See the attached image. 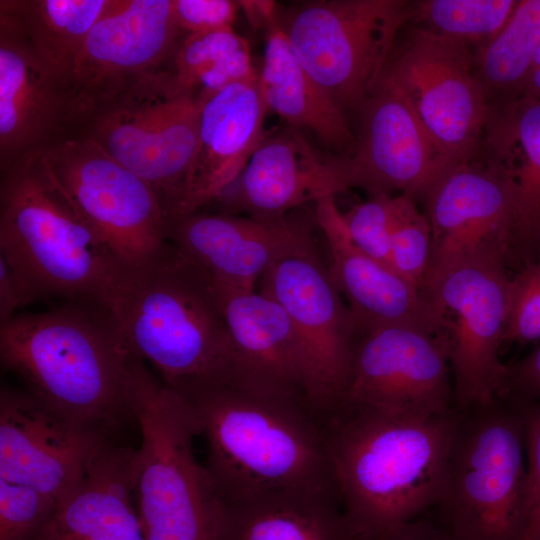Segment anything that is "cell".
<instances>
[{
	"label": "cell",
	"instance_id": "cell-1",
	"mask_svg": "<svg viewBox=\"0 0 540 540\" xmlns=\"http://www.w3.org/2000/svg\"><path fill=\"white\" fill-rule=\"evenodd\" d=\"M169 387L206 439L205 468L220 502L275 495L340 501L323 421L308 406L232 380L190 379Z\"/></svg>",
	"mask_w": 540,
	"mask_h": 540
},
{
	"label": "cell",
	"instance_id": "cell-2",
	"mask_svg": "<svg viewBox=\"0 0 540 540\" xmlns=\"http://www.w3.org/2000/svg\"><path fill=\"white\" fill-rule=\"evenodd\" d=\"M460 418L426 419L340 405L323 419L341 509L360 540H375L438 504Z\"/></svg>",
	"mask_w": 540,
	"mask_h": 540
},
{
	"label": "cell",
	"instance_id": "cell-3",
	"mask_svg": "<svg viewBox=\"0 0 540 540\" xmlns=\"http://www.w3.org/2000/svg\"><path fill=\"white\" fill-rule=\"evenodd\" d=\"M141 357L104 305L65 302L0 324V360L25 390L61 415L111 437L127 420Z\"/></svg>",
	"mask_w": 540,
	"mask_h": 540
},
{
	"label": "cell",
	"instance_id": "cell-4",
	"mask_svg": "<svg viewBox=\"0 0 540 540\" xmlns=\"http://www.w3.org/2000/svg\"><path fill=\"white\" fill-rule=\"evenodd\" d=\"M2 173L0 255L27 303L60 299L108 308L127 266L59 184L41 149Z\"/></svg>",
	"mask_w": 540,
	"mask_h": 540
},
{
	"label": "cell",
	"instance_id": "cell-5",
	"mask_svg": "<svg viewBox=\"0 0 540 540\" xmlns=\"http://www.w3.org/2000/svg\"><path fill=\"white\" fill-rule=\"evenodd\" d=\"M108 309L166 385L232 377V346L215 281L169 241L152 259L126 267Z\"/></svg>",
	"mask_w": 540,
	"mask_h": 540
},
{
	"label": "cell",
	"instance_id": "cell-6",
	"mask_svg": "<svg viewBox=\"0 0 540 540\" xmlns=\"http://www.w3.org/2000/svg\"><path fill=\"white\" fill-rule=\"evenodd\" d=\"M130 404L141 434L134 501L145 540H217L220 501L193 452L199 429L191 409L143 359Z\"/></svg>",
	"mask_w": 540,
	"mask_h": 540
},
{
	"label": "cell",
	"instance_id": "cell-7",
	"mask_svg": "<svg viewBox=\"0 0 540 540\" xmlns=\"http://www.w3.org/2000/svg\"><path fill=\"white\" fill-rule=\"evenodd\" d=\"M524 449L522 419L509 398L460 410L435 507V519L455 540L523 539L528 498Z\"/></svg>",
	"mask_w": 540,
	"mask_h": 540
},
{
	"label": "cell",
	"instance_id": "cell-8",
	"mask_svg": "<svg viewBox=\"0 0 540 540\" xmlns=\"http://www.w3.org/2000/svg\"><path fill=\"white\" fill-rule=\"evenodd\" d=\"M412 6L409 0H315L277 10V20L299 63L349 116L377 87Z\"/></svg>",
	"mask_w": 540,
	"mask_h": 540
},
{
	"label": "cell",
	"instance_id": "cell-9",
	"mask_svg": "<svg viewBox=\"0 0 540 540\" xmlns=\"http://www.w3.org/2000/svg\"><path fill=\"white\" fill-rule=\"evenodd\" d=\"M82 126L113 159L153 187L168 222L198 144L197 99L163 67L129 82Z\"/></svg>",
	"mask_w": 540,
	"mask_h": 540
},
{
	"label": "cell",
	"instance_id": "cell-10",
	"mask_svg": "<svg viewBox=\"0 0 540 540\" xmlns=\"http://www.w3.org/2000/svg\"><path fill=\"white\" fill-rule=\"evenodd\" d=\"M380 80L406 101L445 169L479 154L489 102L471 46L408 23Z\"/></svg>",
	"mask_w": 540,
	"mask_h": 540
},
{
	"label": "cell",
	"instance_id": "cell-11",
	"mask_svg": "<svg viewBox=\"0 0 540 540\" xmlns=\"http://www.w3.org/2000/svg\"><path fill=\"white\" fill-rule=\"evenodd\" d=\"M506 266L499 255L467 257L429 276L422 290L444 319L459 410L490 402L505 389L508 366L499 350L509 300Z\"/></svg>",
	"mask_w": 540,
	"mask_h": 540
},
{
	"label": "cell",
	"instance_id": "cell-12",
	"mask_svg": "<svg viewBox=\"0 0 540 540\" xmlns=\"http://www.w3.org/2000/svg\"><path fill=\"white\" fill-rule=\"evenodd\" d=\"M55 178L127 267L152 259L168 244L159 196L141 177L84 133L57 137L41 149Z\"/></svg>",
	"mask_w": 540,
	"mask_h": 540
},
{
	"label": "cell",
	"instance_id": "cell-13",
	"mask_svg": "<svg viewBox=\"0 0 540 540\" xmlns=\"http://www.w3.org/2000/svg\"><path fill=\"white\" fill-rule=\"evenodd\" d=\"M445 332L388 324L358 333L340 405L426 419L455 408ZM333 411V410H332Z\"/></svg>",
	"mask_w": 540,
	"mask_h": 540
},
{
	"label": "cell",
	"instance_id": "cell-14",
	"mask_svg": "<svg viewBox=\"0 0 540 540\" xmlns=\"http://www.w3.org/2000/svg\"><path fill=\"white\" fill-rule=\"evenodd\" d=\"M260 280V292L292 321L305 362L308 403L323 419L348 385L358 336L352 313L316 248L275 263Z\"/></svg>",
	"mask_w": 540,
	"mask_h": 540
},
{
	"label": "cell",
	"instance_id": "cell-15",
	"mask_svg": "<svg viewBox=\"0 0 540 540\" xmlns=\"http://www.w3.org/2000/svg\"><path fill=\"white\" fill-rule=\"evenodd\" d=\"M180 32L172 0H119L91 29L65 79L69 125H82L129 82L165 67Z\"/></svg>",
	"mask_w": 540,
	"mask_h": 540
},
{
	"label": "cell",
	"instance_id": "cell-16",
	"mask_svg": "<svg viewBox=\"0 0 540 540\" xmlns=\"http://www.w3.org/2000/svg\"><path fill=\"white\" fill-rule=\"evenodd\" d=\"M113 437L83 426L26 390L0 393V478L34 488L58 503L85 479Z\"/></svg>",
	"mask_w": 540,
	"mask_h": 540
},
{
	"label": "cell",
	"instance_id": "cell-17",
	"mask_svg": "<svg viewBox=\"0 0 540 540\" xmlns=\"http://www.w3.org/2000/svg\"><path fill=\"white\" fill-rule=\"evenodd\" d=\"M420 200L432 237L426 281L445 266L475 255H499L508 263L515 195L511 181L499 169L477 155L446 168Z\"/></svg>",
	"mask_w": 540,
	"mask_h": 540
},
{
	"label": "cell",
	"instance_id": "cell-18",
	"mask_svg": "<svg viewBox=\"0 0 540 540\" xmlns=\"http://www.w3.org/2000/svg\"><path fill=\"white\" fill-rule=\"evenodd\" d=\"M295 211L271 221L195 212L168 222L167 240L218 283L254 291L275 263L316 248L315 207Z\"/></svg>",
	"mask_w": 540,
	"mask_h": 540
},
{
	"label": "cell",
	"instance_id": "cell-19",
	"mask_svg": "<svg viewBox=\"0 0 540 540\" xmlns=\"http://www.w3.org/2000/svg\"><path fill=\"white\" fill-rule=\"evenodd\" d=\"M355 116L354 152L341 157L345 190L420 199L445 167L406 101L380 80Z\"/></svg>",
	"mask_w": 540,
	"mask_h": 540
},
{
	"label": "cell",
	"instance_id": "cell-20",
	"mask_svg": "<svg viewBox=\"0 0 540 540\" xmlns=\"http://www.w3.org/2000/svg\"><path fill=\"white\" fill-rule=\"evenodd\" d=\"M340 156L314 148L286 125L265 131L238 178L215 200L226 211L271 221L342 192Z\"/></svg>",
	"mask_w": 540,
	"mask_h": 540
},
{
	"label": "cell",
	"instance_id": "cell-21",
	"mask_svg": "<svg viewBox=\"0 0 540 540\" xmlns=\"http://www.w3.org/2000/svg\"><path fill=\"white\" fill-rule=\"evenodd\" d=\"M199 105L197 148L168 222L214 202L241 174L265 133L268 109L259 74L222 88Z\"/></svg>",
	"mask_w": 540,
	"mask_h": 540
},
{
	"label": "cell",
	"instance_id": "cell-22",
	"mask_svg": "<svg viewBox=\"0 0 540 540\" xmlns=\"http://www.w3.org/2000/svg\"><path fill=\"white\" fill-rule=\"evenodd\" d=\"M215 285L232 346L231 380L311 409L301 345L285 309L261 292Z\"/></svg>",
	"mask_w": 540,
	"mask_h": 540
},
{
	"label": "cell",
	"instance_id": "cell-23",
	"mask_svg": "<svg viewBox=\"0 0 540 540\" xmlns=\"http://www.w3.org/2000/svg\"><path fill=\"white\" fill-rule=\"evenodd\" d=\"M69 126L65 83L37 55L15 19L0 9L2 172Z\"/></svg>",
	"mask_w": 540,
	"mask_h": 540
},
{
	"label": "cell",
	"instance_id": "cell-24",
	"mask_svg": "<svg viewBox=\"0 0 540 540\" xmlns=\"http://www.w3.org/2000/svg\"><path fill=\"white\" fill-rule=\"evenodd\" d=\"M315 218L329 247L331 277L349 303L358 333L388 324L444 332L442 315L423 292L353 243L335 196L315 202Z\"/></svg>",
	"mask_w": 540,
	"mask_h": 540
},
{
	"label": "cell",
	"instance_id": "cell-25",
	"mask_svg": "<svg viewBox=\"0 0 540 540\" xmlns=\"http://www.w3.org/2000/svg\"><path fill=\"white\" fill-rule=\"evenodd\" d=\"M137 449L107 444L33 540H145L134 501Z\"/></svg>",
	"mask_w": 540,
	"mask_h": 540
},
{
	"label": "cell",
	"instance_id": "cell-26",
	"mask_svg": "<svg viewBox=\"0 0 540 540\" xmlns=\"http://www.w3.org/2000/svg\"><path fill=\"white\" fill-rule=\"evenodd\" d=\"M504 173L514 187L515 229L512 257L539 258L540 100L523 95L489 104L478 154Z\"/></svg>",
	"mask_w": 540,
	"mask_h": 540
},
{
	"label": "cell",
	"instance_id": "cell-27",
	"mask_svg": "<svg viewBox=\"0 0 540 540\" xmlns=\"http://www.w3.org/2000/svg\"><path fill=\"white\" fill-rule=\"evenodd\" d=\"M265 30L264 57L258 74L268 111L278 114L288 126L313 132L329 152L351 156L356 140L348 116L299 63L277 15Z\"/></svg>",
	"mask_w": 540,
	"mask_h": 540
},
{
	"label": "cell",
	"instance_id": "cell-28",
	"mask_svg": "<svg viewBox=\"0 0 540 540\" xmlns=\"http://www.w3.org/2000/svg\"><path fill=\"white\" fill-rule=\"evenodd\" d=\"M217 540H360L338 500L275 495L220 502Z\"/></svg>",
	"mask_w": 540,
	"mask_h": 540
},
{
	"label": "cell",
	"instance_id": "cell-29",
	"mask_svg": "<svg viewBox=\"0 0 540 540\" xmlns=\"http://www.w3.org/2000/svg\"><path fill=\"white\" fill-rule=\"evenodd\" d=\"M119 0L1 1L44 63L65 83L73 62L94 25Z\"/></svg>",
	"mask_w": 540,
	"mask_h": 540
},
{
	"label": "cell",
	"instance_id": "cell-30",
	"mask_svg": "<svg viewBox=\"0 0 540 540\" xmlns=\"http://www.w3.org/2000/svg\"><path fill=\"white\" fill-rule=\"evenodd\" d=\"M540 47V0H519L504 27L475 47L474 73L489 104L514 100Z\"/></svg>",
	"mask_w": 540,
	"mask_h": 540
},
{
	"label": "cell",
	"instance_id": "cell-31",
	"mask_svg": "<svg viewBox=\"0 0 540 540\" xmlns=\"http://www.w3.org/2000/svg\"><path fill=\"white\" fill-rule=\"evenodd\" d=\"M170 62L177 84L198 102L258 75L248 41L232 28L186 34Z\"/></svg>",
	"mask_w": 540,
	"mask_h": 540
},
{
	"label": "cell",
	"instance_id": "cell-32",
	"mask_svg": "<svg viewBox=\"0 0 540 540\" xmlns=\"http://www.w3.org/2000/svg\"><path fill=\"white\" fill-rule=\"evenodd\" d=\"M519 0H413L409 23L464 42L473 49L495 36Z\"/></svg>",
	"mask_w": 540,
	"mask_h": 540
},
{
	"label": "cell",
	"instance_id": "cell-33",
	"mask_svg": "<svg viewBox=\"0 0 540 540\" xmlns=\"http://www.w3.org/2000/svg\"><path fill=\"white\" fill-rule=\"evenodd\" d=\"M432 253L429 221L416 200L398 194V206L391 235V266L402 278L422 292Z\"/></svg>",
	"mask_w": 540,
	"mask_h": 540
},
{
	"label": "cell",
	"instance_id": "cell-34",
	"mask_svg": "<svg viewBox=\"0 0 540 540\" xmlns=\"http://www.w3.org/2000/svg\"><path fill=\"white\" fill-rule=\"evenodd\" d=\"M58 504L34 488L0 478V540H33Z\"/></svg>",
	"mask_w": 540,
	"mask_h": 540
},
{
	"label": "cell",
	"instance_id": "cell-35",
	"mask_svg": "<svg viewBox=\"0 0 540 540\" xmlns=\"http://www.w3.org/2000/svg\"><path fill=\"white\" fill-rule=\"evenodd\" d=\"M398 195H376L342 213L353 243L378 262L391 266V235Z\"/></svg>",
	"mask_w": 540,
	"mask_h": 540
},
{
	"label": "cell",
	"instance_id": "cell-36",
	"mask_svg": "<svg viewBox=\"0 0 540 540\" xmlns=\"http://www.w3.org/2000/svg\"><path fill=\"white\" fill-rule=\"evenodd\" d=\"M540 339V259L510 277L508 311L502 344Z\"/></svg>",
	"mask_w": 540,
	"mask_h": 540
},
{
	"label": "cell",
	"instance_id": "cell-37",
	"mask_svg": "<svg viewBox=\"0 0 540 540\" xmlns=\"http://www.w3.org/2000/svg\"><path fill=\"white\" fill-rule=\"evenodd\" d=\"M509 399L521 416L528 456V498L522 540H540V401Z\"/></svg>",
	"mask_w": 540,
	"mask_h": 540
},
{
	"label": "cell",
	"instance_id": "cell-38",
	"mask_svg": "<svg viewBox=\"0 0 540 540\" xmlns=\"http://www.w3.org/2000/svg\"><path fill=\"white\" fill-rule=\"evenodd\" d=\"M240 9L233 0H172L176 24L186 34L232 28Z\"/></svg>",
	"mask_w": 540,
	"mask_h": 540
},
{
	"label": "cell",
	"instance_id": "cell-39",
	"mask_svg": "<svg viewBox=\"0 0 540 540\" xmlns=\"http://www.w3.org/2000/svg\"><path fill=\"white\" fill-rule=\"evenodd\" d=\"M504 397L540 401V346L513 366H508Z\"/></svg>",
	"mask_w": 540,
	"mask_h": 540
},
{
	"label": "cell",
	"instance_id": "cell-40",
	"mask_svg": "<svg viewBox=\"0 0 540 540\" xmlns=\"http://www.w3.org/2000/svg\"><path fill=\"white\" fill-rule=\"evenodd\" d=\"M375 540H455L435 518H417L398 525Z\"/></svg>",
	"mask_w": 540,
	"mask_h": 540
},
{
	"label": "cell",
	"instance_id": "cell-41",
	"mask_svg": "<svg viewBox=\"0 0 540 540\" xmlns=\"http://www.w3.org/2000/svg\"><path fill=\"white\" fill-rule=\"evenodd\" d=\"M28 304L20 281L6 260L0 255V324L15 315V311Z\"/></svg>",
	"mask_w": 540,
	"mask_h": 540
},
{
	"label": "cell",
	"instance_id": "cell-42",
	"mask_svg": "<svg viewBox=\"0 0 540 540\" xmlns=\"http://www.w3.org/2000/svg\"><path fill=\"white\" fill-rule=\"evenodd\" d=\"M239 3L255 27L266 29L277 15V6L273 1H239Z\"/></svg>",
	"mask_w": 540,
	"mask_h": 540
},
{
	"label": "cell",
	"instance_id": "cell-43",
	"mask_svg": "<svg viewBox=\"0 0 540 540\" xmlns=\"http://www.w3.org/2000/svg\"><path fill=\"white\" fill-rule=\"evenodd\" d=\"M530 75L533 82L540 89V47L536 53L532 67L530 69Z\"/></svg>",
	"mask_w": 540,
	"mask_h": 540
}]
</instances>
